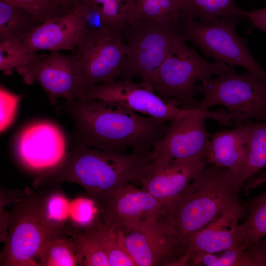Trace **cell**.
<instances>
[{
    "label": "cell",
    "instance_id": "obj_1",
    "mask_svg": "<svg viewBox=\"0 0 266 266\" xmlns=\"http://www.w3.org/2000/svg\"><path fill=\"white\" fill-rule=\"evenodd\" d=\"M77 142L98 149L145 155L168 125L118 103L92 98L65 100Z\"/></svg>",
    "mask_w": 266,
    "mask_h": 266
},
{
    "label": "cell",
    "instance_id": "obj_2",
    "mask_svg": "<svg viewBox=\"0 0 266 266\" xmlns=\"http://www.w3.org/2000/svg\"><path fill=\"white\" fill-rule=\"evenodd\" d=\"M151 163L146 155L108 151L77 142L57 166L38 175L34 185L76 183L100 208L120 188L145 177Z\"/></svg>",
    "mask_w": 266,
    "mask_h": 266
},
{
    "label": "cell",
    "instance_id": "obj_3",
    "mask_svg": "<svg viewBox=\"0 0 266 266\" xmlns=\"http://www.w3.org/2000/svg\"><path fill=\"white\" fill-rule=\"evenodd\" d=\"M244 183L230 169L207 164L166 206L159 220L161 228L183 248L190 235L238 202V193Z\"/></svg>",
    "mask_w": 266,
    "mask_h": 266
},
{
    "label": "cell",
    "instance_id": "obj_4",
    "mask_svg": "<svg viewBox=\"0 0 266 266\" xmlns=\"http://www.w3.org/2000/svg\"><path fill=\"white\" fill-rule=\"evenodd\" d=\"M44 192H26L13 203L8 215L0 266H38L36 260L45 242L65 233L67 223H55L47 216L44 207Z\"/></svg>",
    "mask_w": 266,
    "mask_h": 266
},
{
    "label": "cell",
    "instance_id": "obj_5",
    "mask_svg": "<svg viewBox=\"0 0 266 266\" xmlns=\"http://www.w3.org/2000/svg\"><path fill=\"white\" fill-rule=\"evenodd\" d=\"M187 41L181 29L155 72L151 85L164 100L181 104L183 109H195L198 103L194 92L196 83L206 81L235 66L209 61L189 47Z\"/></svg>",
    "mask_w": 266,
    "mask_h": 266
},
{
    "label": "cell",
    "instance_id": "obj_6",
    "mask_svg": "<svg viewBox=\"0 0 266 266\" xmlns=\"http://www.w3.org/2000/svg\"><path fill=\"white\" fill-rule=\"evenodd\" d=\"M235 68L196 84L195 96L202 94L204 97L195 109L224 106L236 126L252 119L266 121V81L248 72L239 74Z\"/></svg>",
    "mask_w": 266,
    "mask_h": 266
},
{
    "label": "cell",
    "instance_id": "obj_7",
    "mask_svg": "<svg viewBox=\"0 0 266 266\" xmlns=\"http://www.w3.org/2000/svg\"><path fill=\"white\" fill-rule=\"evenodd\" d=\"M181 31L180 25L174 22L130 20L121 31L129 51L121 66L120 80L138 77L151 85L175 36Z\"/></svg>",
    "mask_w": 266,
    "mask_h": 266
},
{
    "label": "cell",
    "instance_id": "obj_8",
    "mask_svg": "<svg viewBox=\"0 0 266 266\" xmlns=\"http://www.w3.org/2000/svg\"><path fill=\"white\" fill-rule=\"evenodd\" d=\"M237 23L220 18L209 23L184 20L179 24L187 41L200 48L206 57L214 62L241 66L248 73L266 81V72L251 55L247 40L236 33Z\"/></svg>",
    "mask_w": 266,
    "mask_h": 266
},
{
    "label": "cell",
    "instance_id": "obj_9",
    "mask_svg": "<svg viewBox=\"0 0 266 266\" xmlns=\"http://www.w3.org/2000/svg\"><path fill=\"white\" fill-rule=\"evenodd\" d=\"M128 51L119 31L110 27L86 30L73 52L79 62L83 90L116 81Z\"/></svg>",
    "mask_w": 266,
    "mask_h": 266
},
{
    "label": "cell",
    "instance_id": "obj_10",
    "mask_svg": "<svg viewBox=\"0 0 266 266\" xmlns=\"http://www.w3.org/2000/svg\"><path fill=\"white\" fill-rule=\"evenodd\" d=\"M211 119L223 125H232V116L225 110L209 111L186 109L170 122L163 135L153 144L147 154L148 160L175 159L204 154L210 135L205 120Z\"/></svg>",
    "mask_w": 266,
    "mask_h": 266
},
{
    "label": "cell",
    "instance_id": "obj_11",
    "mask_svg": "<svg viewBox=\"0 0 266 266\" xmlns=\"http://www.w3.org/2000/svg\"><path fill=\"white\" fill-rule=\"evenodd\" d=\"M16 72L27 85L37 81L55 105L63 98L70 101L78 99L83 91L79 62L74 53L66 55L52 51L41 59L17 68Z\"/></svg>",
    "mask_w": 266,
    "mask_h": 266
},
{
    "label": "cell",
    "instance_id": "obj_12",
    "mask_svg": "<svg viewBox=\"0 0 266 266\" xmlns=\"http://www.w3.org/2000/svg\"><path fill=\"white\" fill-rule=\"evenodd\" d=\"M80 98L116 102L164 122H171L186 110L161 98L149 83L144 81L135 83L132 80H120L86 87L78 99Z\"/></svg>",
    "mask_w": 266,
    "mask_h": 266
},
{
    "label": "cell",
    "instance_id": "obj_13",
    "mask_svg": "<svg viewBox=\"0 0 266 266\" xmlns=\"http://www.w3.org/2000/svg\"><path fill=\"white\" fill-rule=\"evenodd\" d=\"M165 208L148 191L129 183L118 190L100 211L106 224L127 231L156 222Z\"/></svg>",
    "mask_w": 266,
    "mask_h": 266
},
{
    "label": "cell",
    "instance_id": "obj_14",
    "mask_svg": "<svg viewBox=\"0 0 266 266\" xmlns=\"http://www.w3.org/2000/svg\"><path fill=\"white\" fill-rule=\"evenodd\" d=\"M16 149L21 164L38 175L55 167L66 153L61 130L55 124L45 121L26 127L18 137Z\"/></svg>",
    "mask_w": 266,
    "mask_h": 266
},
{
    "label": "cell",
    "instance_id": "obj_15",
    "mask_svg": "<svg viewBox=\"0 0 266 266\" xmlns=\"http://www.w3.org/2000/svg\"><path fill=\"white\" fill-rule=\"evenodd\" d=\"M204 154L151 162L150 169L140 182L142 188L166 206L176 198L207 164Z\"/></svg>",
    "mask_w": 266,
    "mask_h": 266
},
{
    "label": "cell",
    "instance_id": "obj_16",
    "mask_svg": "<svg viewBox=\"0 0 266 266\" xmlns=\"http://www.w3.org/2000/svg\"><path fill=\"white\" fill-rule=\"evenodd\" d=\"M238 202L186 240L182 253L175 266H187L191 258L199 253H220L238 247L239 220L247 210Z\"/></svg>",
    "mask_w": 266,
    "mask_h": 266
},
{
    "label": "cell",
    "instance_id": "obj_17",
    "mask_svg": "<svg viewBox=\"0 0 266 266\" xmlns=\"http://www.w3.org/2000/svg\"><path fill=\"white\" fill-rule=\"evenodd\" d=\"M87 6L80 4L69 13L45 22L30 34L22 42L28 50L74 52L86 30Z\"/></svg>",
    "mask_w": 266,
    "mask_h": 266
},
{
    "label": "cell",
    "instance_id": "obj_18",
    "mask_svg": "<svg viewBox=\"0 0 266 266\" xmlns=\"http://www.w3.org/2000/svg\"><path fill=\"white\" fill-rule=\"evenodd\" d=\"M122 231L124 248L136 266H174L181 255V248L165 234L158 221Z\"/></svg>",
    "mask_w": 266,
    "mask_h": 266
},
{
    "label": "cell",
    "instance_id": "obj_19",
    "mask_svg": "<svg viewBox=\"0 0 266 266\" xmlns=\"http://www.w3.org/2000/svg\"><path fill=\"white\" fill-rule=\"evenodd\" d=\"M250 121L211 136L205 152L208 164L228 168L243 179L250 142Z\"/></svg>",
    "mask_w": 266,
    "mask_h": 266
},
{
    "label": "cell",
    "instance_id": "obj_20",
    "mask_svg": "<svg viewBox=\"0 0 266 266\" xmlns=\"http://www.w3.org/2000/svg\"><path fill=\"white\" fill-rule=\"evenodd\" d=\"M95 221L84 227H76L68 222L66 234L74 245L79 265L110 266L102 243L95 227Z\"/></svg>",
    "mask_w": 266,
    "mask_h": 266
},
{
    "label": "cell",
    "instance_id": "obj_21",
    "mask_svg": "<svg viewBox=\"0 0 266 266\" xmlns=\"http://www.w3.org/2000/svg\"><path fill=\"white\" fill-rule=\"evenodd\" d=\"M41 24L29 13L0 0V42H22Z\"/></svg>",
    "mask_w": 266,
    "mask_h": 266
},
{
    "label": "cell",
    "instance_id": "obj_22",
    "mask_svg": "<svg viewBox=\"0 0 266 266\" xmlns=\"http://www.w3.org/2000/svg\"><path fill=\"white\" fill-rule=\"evenodd\" d=\"M234 0H187L180 23L188 20L199 19L209 23L220 18H227L238 23L246 18Z\"/></svg>",
    "mask_w": 266,
    "mask_h": 266
},
{
    "label": "cell",
    "instance_id": "obj_23",
    "mask_svg": "<svg viewBox=\"0 0 266 266\" xmlns=\"http://www.w3.org/2000/svg\"><path fill=\"white\" fill-rule=\"evenodd\" d=\"M250 142L242 175L244 183L254 178L261 183L266 179V121H250Z\"/></svg>",
    "mask_w": 266,
    "mask_h": 266
},
{
    "label": "cell",
    "instance_id": "obj_24",
    "mask_svg": "<svg viewBox=\"0 0 266 266\" xmlns=\"http://www.w3.org/2000/svg\"><path fill=\"white\" fill-rule=\"evenodd\" d=\"M246 206L248 215L238 229V246L245 250L266 236V190L250 200Z\"/></svg>",
    "mask_w": 266,
    "mask_h": 266
},
{
    "label": "cell",
    "instance_id": "obj_25",
    "mask_svg": "<svg viewBox=\"0 0 266 266\" xmlns=\"http://www.w3.org/2000/svg\"><path fill=\"white\" fill-rule=\"evenodd\" d=\"M94 225L110 266H136L124 248L123 231L120 228L106 224L100 214L95 220Z\"/></svg>",
    "mask_w": 266,
    "mask_h": 266
},
{
    "label": "cell",
    "instance_id": "obj_26",
    "mask_svg": "<svg viewBox=\"0 0 266 266\" xmlns=\"http://www.w3.org/2000/svg\"><path fill=\"white\" fill-rule=\"evenodd\" d=\"M39 266H78L74 245L66 234L52 237L45 242L38 257Z\"/></svg>",
    "mask_w": 266,
    "mask_h": 266
},
{
    "label": "cell",
    "instance_id": "obj_27",
    "mask_svg": "<svg viewBox=\"0 0 266 266\" xmlns=\"http://www.w3.org/2000/svg\"><path fill=\"white\" fill-rule=\"evenodd\" d=\"M187 0H149L137 6L132 18L179 24Z\"/></svg>",
    "mask_w": 266,
    "mask_h": 266
},
{
    "label": "cell",
    "instance_id": "obj_28",
    "mask_svg": "<svg viewBox=\"0 0 266 266\" xmlns=\"http://www.w3.org/2000/svg\"><path fill=\"white\" fill-rule=\"evenodd\" d=\"M46 55L27 50L22 42H0V69L9 74L13 69L36 62Z\"/></svg>",
    "mask_w": 266,
    "mask_h": 266
},
{
    "label": "cell",
    "instance_id": "obj_29",
    "mask_svg": "<svg viewBox=\"0 0 266 266\" xmlns=\"http://www.w3.org/2000/svg\"><path fill=\"white\" fill-rule=\"evenodd\" d=\"M188 265L206 266H251L246 250L240 247L226 249L220 254L199 253L193 256Z\"/></svg>",
    "mask_w": 266,
    "mask_h": 266
},
{
    "label": "cell",
    "instance_id": "obj_30",
    "mask_svg": "<svg viewBox=\"0 0 266 266\" xmlns=\"http://www.w3.org/2000/svg\"><path fill=\"white\" fill-rule=\"evenodd\" d=\"M32 15L41 23L64 15L71 10L56 0H2Z\"/></svg>",
    "mask_w": 266,
    "mask_h": 266
},
{
    "label": "cell",
    "instance_id": "obj_31",
    "mask_svg": "<svg viewBox=\"0 0 266 266\" xmlns=\"http://www.w3.org/2000/svg\"><path fill=\"white\" fill-rule=\"evenodd\" d=\"M81 3L96 8L107 27L120 32L131 18L119 0H80Z\"/></svg>",
    "mask_w": 266,
    "mask_h": 266
},
{
    "label": "cell",
    "instance_id": "obj_32",
    "mask_svg": "<svg viewBox=\"0 0 266 266\" xmlns=\"http://www.w3.org/2000/svg\"><path fill=\"white\" fill-rule=\"evenodd\" d=\"M70 202L58 191H47L44 193V207L45 213L51 221L65 224L69 221Z\"/></svg>",
    "mask_w": 266,
    "mask_h": 266
},
{
    "label": "cell",
    "instance_id": "obj_33",
    "mask_svg": "<svg viewBox=\"0 0 266 266\" xmlns=\"http://www.w3.org/2000/svg\"><path fill=\"white\" fill-rule=\"evenodd\" d=\"M100 214L99 207L90 198H79L70 202L69 222L84 227L91 224Z\"/></svg>",
    "mask_w": 266,
    "mask_h": 266
},
{
    "label": "cell",
    "instance_id": "obj_34",
    "mask_svg": "<svg viewBox=\"0 0 266 266\" xmlns=\"http://www.w3.org/2000/svg\"><path fill=\"white\" fill-rule=\"evenodd\" d=\"M21 97L0 87V130L2 132L13 122Z\"/></svg>",
    "mask_w": 266,
    "mask_h": 266
},
{
    "label": "cell",
    "instance_id": "obj_35",
    "mask_svg": "<svg viewBox=\"0 0 266 266\" xmlns=\"http://www.w3.org/2000/svg\"><path fill=\"white\" fill-rule=\"evenodd\" d=\"M246 251L251 266H266V236L252 243Z\"/></svg>",
    "mask_w": 266,
    "mask_h": 266
},
{
    "label": "cell",
    "instance_id": "obj_36",
    "mask_svg": "<svg viewBox=\"0 0 266 266\" xmlns=\"http://www.w3.org/2000/svg\"><path fill=\"white\" fill-rule=\"evenodd\" d=\"M240 13L250 21L253 27L266 33V6L258 10L248 11L241 10Z\"/></svg>",
    "mask_w": 266,
    "mask_h": 266
},
{
    "label": "cell",
    "instance_id": "obj_37",
    "mask_svg": "<svg viewBox=\"0 0 266 266\" xmlns=\"http://www.w3.org/2000/svg\"><path fill=\"white\" fill-rule=\"evenodd\" d=\"M65 8L72 10L77 7L80 4V0H56Z\"/></svg>",
    "mask_w": 266,
    "mask_h": 266
},
{
    "label": "cell",
    "instance_id": "obj_38",
    "mask_svg": "<svg viewBox=\"0 0 266 266\" xmlns=\"http://www.w3.org/2000/svg\"><path fill=\"white\" fill-rule=\"evenodd\" d=\"M149 0H136L137 6H138ZM137 7V6H136Z\"/></svg>",
    "mask_w": 266,
    "mask_h": 266
}]
</instances>
